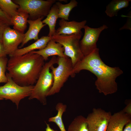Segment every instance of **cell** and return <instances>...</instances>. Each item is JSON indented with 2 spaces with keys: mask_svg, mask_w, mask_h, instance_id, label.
I'll use <instances>...</instances> for the list:
<instances>
[{
  "mask_svg": "<svg viewBox=\"0 0 131 131\" xmlns=\"http://www.w3.org/2000/svg\"><path fill=\"white\" fill-rule=\"evenodd\" d=\"M57 64V67H54L53 65L50 67L53 75V83L48 96L59 92L69 76H72L73 67L69 58L66 56L58 57Z\"/></svg>",
  "mask_w": 131,
  "mask_h": 131,
  "instance_id": "obj_4",
  "label": "cell"
},
{
  "mask_svg": "<svg viewBox=\"0 0 131 131\" xmlns=\"http://www.w3.org/2000/svg\"><path fill=\"white\" fill-rule=\"evenodd\" d=\"M124 127L123 131H131V122L127 123Z\"/></svg>",
  "mask_w": 131,
  "mask_h": 131,
  "instance_id": "obj_28",
  "label": "cell"
},
{
  "mask_svg": "<svg viewBox=\"0 0 131 131\" xmlns=\"http://www.w3.org/2000/svg\"><path fill=\"white\" fill-rule=\"evenodd\" d=\"M131 0H113L106 6L105 12L108 16H116L121 9L127 7Z\"/></svg>",
  "mask_w": 131,
  "mask_h": 131,
  "instance_id": "obj_18",
  "label": "cell"
},
{
  "mask_svg": "<svg viewBox=\"0 0 131 131\" xmlns=\"http://www.w3.org/2000/svg\"><path fill=\"white\" fill-rule=\"evenodd\" d=\"M86 23V20L80 22L73 20L68 21L61 19L59 20V27L56 30V34L70 35L80 33L82 32L81 29L83 28Z\"/></svg>",
  "mask_w": 131,
  "mask_h": 131,
  "instance_id": "obj_11",
  "label": "cell"
},
{
  "mask_svg": "<svg viewBox=\"0 0 131 131\" xmlns=\"http://www.w3.org/2000/svg\"><path fill=\"white\" fill-rule=\"evenodd\" d=\"M3 99V98H2L0 97V100H2V99Z\"/></svg>",
  "mask_w": 131,
  "mask_h": 131,
  "instance_id": "obj_30",
  "label": "cell"
},
{
  "mask_svg": "<svg viewBox=\"0 0 131 131\" xmlns=\"http://www.w3.org/2000/svg\"><path fill=\"white\" fill-rule=\"evenodd\" d=\"M24 37V33L9 27L6 28L3 34L2 41L7 55H13L18 49V46L22 43Z\"/></svg>",
  "mask_w": 131,
  "mask_h": 131,
  "instance_id": "obj_10",
  "label": "cell"
},
{
  "mask_svg": "<svg viewBox=\"0 0 131 131\" xmlns=\"http://www.w3.org/2000/svg\"><path fill=\"white\" fill-rule=\"evenodd\" d=\"M42 17L35 20H28L27 23L29 25V29L24 33V37L21 43V47H23L29 41L34 40L37 41L39 38L38 34L41 29L46 25L43 24L42 20L44 18Z\"/></svg>",
  "mask_w": 131,
  "mask_h": 131,
  "instance_id": "obj_14",
  "label": "cell"
},
{
  "mask_svg": "<svg viewBox=\"0 0 131 131\" xmlns=\"http://www.w3.org/2000/svg\"><path fill=\"white\" fill-rule=\"evenodd\" d=\"M19 8L28 14L31 20L47 16L56 0H14Z\"/></svg>",
  "mask_w": 131,
  "mask_h": 131,
  "instance_id": "obj_7",
  "label": "cell"
},
{
  "mask_svg": "<svg viewBox=\"0 0 131 131\" xmlns=\"http://www.w3.org/2000/svg\"><path fill=\"white\" fill-rule=\"evenodd\" d=\"M68 131H89L86 118L82 115L76 117L69 125Z\"/></svg>",
  "mask_w": 131,
  "mask_h": 131,
  "instance_id": "obj_21",
  "label": "cell"
},
{
  "mask_svg": "<svg viewBox=\"0 0 131 131\" xmlns=\"http://www.w3.org/2000/svg\"><path fill=\"white\" fill-rule=\"evenodd\" d=\"M46 127L45 129V131H58L57 130H55L51 128L49 124L46 123Z\"/></svg>",
  "mask_w": 131,
  "mask_h": 131,
  "instance_id": "obj_29",
  "label": "cell"
},
{
  "mask_svg": "<svg viewBox=\"0 0 131 131\" xmlns=\"http://www.w3.org/2000/svg\"><path fill=\"white\" fill-rule=\"evenodd\" d=\"M7 70L13 80L22 86L33 85L45 64L39 55L31 52L19 56H10Z\"/></svg>",
  "mask_w": 131,
  "mask_h": 131,
  "instance_id": "obj_2",
  "label": "cell"
},
{
  "mask_svg": "<svg viewBox=\"0 0 131 131\" xmlns=\"http://www.w3.org/2000/svg\"><path fill=\"white\" fill-rule=\"evenodd\" d=\"M8 60L6 56L0 58V83H6L8 81L6 72Z\"/></svg>",
  "mask_w": 131,
  "mask_h": 131,
  "instance_id": "obj_23",
  "label": "cell"
},
{
  "mask_svg": "<svg viewBox=\"0 0 131 131\" xmlns=\"http://www.w3.org/2000/svg\"><path fill=\"white\" fill-rule=\"evenodd\" d=\"M83 70L88 71L96 76L95 85L99 93L106 96L117 92L115 80L123 72L118 67H111L106 64L100 57L98 48L84 56L73 67L71 77H74L76 74Z\"/></svg>",
  "mask_w": 131,
  "mask_h": 131,
  "instance_id": "obj_1",
  "label": "cell"
},
{
  "mask_svg": "<svg viewBox=\"0 0 131 131\" xmlns=\"http://www.w3.org/2000/svg\"><path fill=\"white\" fill-rule=\"evenodd\" d=\"M67 107L66 105L62 103H58L55 106L56 110L57 112L56 115L49 118L48 120L49 122L56 123L60 131H66L63 122L62 116L66 111Z\"/></svg>",
  "mask_w": 131,
  "mask_h": 131,
  "instance_id": "obj_19",
  "label": "cell"
},
{
  "mask_svg": "<svg viewBox=\"0 0 131 131\" xmlns=\"http://www.w3.org/2000/svg\"><path fill=\"white\" fill-rule=\"evenodd\" d=\"M0 19L12 25L10 22V17L6 14L0 8Z\"/></svg>",
  "mask_w": 131,
  "mask_h": 131,
  "instance_id": "obj_25",
  "label": "cell"
},
{
  "mask_svg": "<svg viewBox=\"0 0 131 131\" xmlns=\"http://www.w3.org/2000/svg\"><path fill=\"white\" fill-rule=\"evenodd\" d=\"M8 81L0 86V97L9 100L14 103L18 109L20 101L30 95L34 85L22 86L15 82L8 72L6 73Z\"/></svg>",
  "mask_w": 131,
  "mask_h": 131,
  "instance_id": "obj_6",
  "label": "cell"
},
{
  "mask_svg": "<svg viewBox=\"0 0 131 131\" xmlns=\"http://www.w3.org/2000/svg\"><path fill=\"white\" fill-rule=\"evenodd\" d=\"M6 53L2 41H0V58L1 57L6 56Z\"/></svg>",
  "mask_w": 131,
  "mask_h": 131,
  "instance_id": "obj_27",
  "label": "cell"
},
{
  "mask_svg": "<svg viewBox=\"0 0 131 131\" xmlns=\"http://www.w3.org/2000/svg\"><path fill=\"white\" fill-rule=\"evenodd\" d=\"M57 63V57L53 56L48 62L45 63L29 97V99H36L42 105L47 104V97L53 83V75L50 71V67Z\"/></svg>",
  "mask_w": 131,
  "mask_h": 131,
  "instance_id": "obj_3",
  "label": "cell"
},
{
  "mask_svg": "<svg viewBox=\"0 0 131 131\" xmlns=\"http://www.w3.org/2000/svg\"><path fill=\"white\" fill-rule=\"evenodd\" d=\"M108 28L105 25L96 28L87 25L84 26V35L79 42L80 48L84 56L88 55L97 48L96 43L101 33Z\"/></svg>",
  "mask_w": 131,
  "mask_h": 131,
  "instance_id": "obj_8",
  "label": "cell"
},
{
  "mask_svg": "<svg viewBox=\"0 0 131 131\" xmlns=\"http://www.w3.org/2000/svg\"><path fill=\"white\" fill-rule=\"evenodd\" d=\"M58 18V9L55 3L51 7L46 17L42 21V23L48 25L49 29L48 36L52 37L56 34L55 26Z\"/></svg>",
  "mask_w": 131,
  "mask_h": 131,
  "instance_id": "obj_17",
  "label": "cell"
},
{
  "mask_svg": "<svg viewBox=\"0 0 131 131\" xmlns=\"http://www.w3.org/2000/svg\"><path fill=\"white\" fill-rule=\"evenodd\" d=\"M31 52L41 56L45 61L48 60L49 57L51 56H57L60 57L65 56L64 54V49L62 45L52 39L43 49L38 51L34 50Z\"/></svg>",
  "mask_w": 131,
  "mask_h": 131,
  "instance_id": "obj_13",
  "label": "cell"
},
{
  "mask_svg": "<svg viewBox=\"0 0 131 131\" xmlns=\"http://www.w3.org/2000/svg\"><path fill=\"white\" fill-rule=\"evenodd\" d=\"M126 106L122 110L124 113L131 116V102L130 100L127 102Z\"/></svg>",
  "mask_w": 131,
  "mask_h": 131,
  "instance_id": "obj_26",
  "label": "cell"
},
{
  "mask_svg": "<svg viewBox=\"0 0 131 131\" xmlns=\"http://www.w3.org/2000/svg\"><path fill=\"white\" fill-rule=\"evenodd\" d=\"M29 17L28 13L19 8L17 13L11 18V23L13 25V29L24 33L27 28Z\"/></svg>",
  "mask_w": 131,
  "mask_h": 131,
  "instance_id": "obj_15",
  "label": "cell"
},
{
  "mask_svg": "<svg viewBox=\"0 0 131 131\" xmlns=\"http://www.w3.org/2000/svg\"><path fill=\"white\" fill-rule=\"evenodd\" d=\"M19 7L11 0H0V8L10 18L17 13Z\"/></svg>",
  "mask_w": 131,
  "mask_h": 131,
  "instance_id": "obj_22",
  "label": "cell"
},
{
  "mask_svg": "<svg viewBox=\"0 0 131 131\" xmlns=\"http://www.w3.org/2000/svg\"><path fill=\"white\" fill-rule=\"evenodd\" d=\"M82 32L70 35L55 34L52 39L61 44L64 49V54L69 58L74 67L84 57L80 46V40Z\"/></svg>",
  "mask_w": 131,
  "mask_h": 131,
  "instance_id": "obj_5",
  "label": "cell"
},
{
  "mask_svg": "<svg viewBox=\"0 0 131 131\" xmlns=\"http://www.w3.org/2000/svg\"><path fill=\"white\" fill-rule=\"evenodd\" d=\"M11 25L7 22L0 19V41H2L3 33L5 29Z\"/></svg>",
  "mask_w": 131,
  "mask_h": 131,
  "instance_id": "obj_24",
  "label": "cell"
},
{
  "mask_svg": "<svg viewBox=\"0 0 131 131\" xmlns=\"http://www.w3.org/2000/svg\"><path fill=\"white\" fill-rule=\"evenodd\" d=\"M52 37L48 36H44L36 41L30 45L25 47L18 49L14 52L13 56H21L38 49L41 50L44 49L47 46Z\"/></svg>",
  "mask_w": 131,
  "mask_h": 131,
  "instance_id": "obj_16",
  "label": "cell"
},
{
  "mask_svg": "<svg viewBox=\"0 0 131 131\" xmlns=\"http://www.w3.org/2000/svg\"><path fill=\"white\" fill-rule=\"evenodd\" d=\"M55 3L58 8V18L67 21L69 20L70 11L77 6L78 3L75 0H71L68 3L66 4H63L59 2H56Z\"/></svg>",
  "mask_w": 131,
  "mask_h": 131,
  "instance_id": "obj_20",
  "label": "cell"
},
{
  "mask_svg": "<svg viewBox=\"0 0 131 131\" xmlns=\"http://www.w3.org/2000/svg\"><path fill=\"white\" fill-rule=\"evenodd\" d=\"M112 115L101 108H93L86 118L89 131H106Z\"/></svg>",
  "mask_w": 131,
  "mask_h": 131,
  "instance_id": "obj_9",
  "label": "cell"
},
{
  "mask_svg": "<svg viewBox=\"0 0 131 131\" xmlns=\"http://www.w3.org/2000/svg\"><path fill=\"white\" fill-rule=\"evenodd\" d=\"M131 122V116L122 110L112 115L106 131H123L125 125Z\"/></svg>",
  "mask_w": 131,
  "mask_h": 131,
  "instance_id": "obj_12",
  "label": "cell"
}]
</instances>
